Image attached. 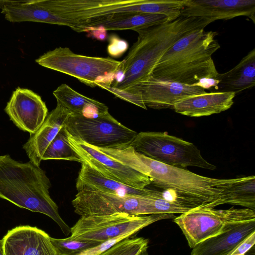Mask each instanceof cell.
Listing matches in <instances>:
<instances>
[{"label":"cell","instance_id":"1","mask_svg":"<svg viewBox=\"0 0 255 255\" xmlns=\"http://www.w3.org/2000/svg\"><path fill=\"white\" fill-rule=\"evenodd\" d=\"M98 149L147 176L151 184L167 192L169 200L191 210L210 207L220 198L223 186L228 180L203 176L162 163L136 151L129 145Z\"/></svg>","mask_w":255,"mask_h":255},{"label":"cell","instance_id":"2","mask_svg":"<svg viewBox=\"0 0 255 255\" xmlns=\"http://www.w3.org/2000/svg\"><path fill=\"white\" fill-rule=\"evenodd\" d=\"M211 22L203 18L180 16L174 20L136 31L137 40L120 67L125 74L124 80L113 87L126 90L147 78L161 57L177 41L204 29Z\"/></svg>","mask_w":255,"mask_h":255},{"label":"cell","instance_id":"3","mask_svg":"<svg viewBox=\"0 0 255 255\" xmlns=\"http://www.w3.org/2000/svg\"><path fill=\"white\" fill-rule=\"evenodd\" d=\"M51 183L45 172L31 161H16L8 154L0 155V198L32 212L48 216L68 235L71 228L59 213L49 194Z\"/></svg>","mask_w":255,"mask_h":255},{"label":"cell","instance_id":"4","mask_svg":"<svg viewBox=\"0 0 255 255\" xmlns=\"http://www.w3.org/2000/svg\"><path fill=\"white\" fill-rule=\"evenodd\" d=\"M218 33L201 29L181 38L159 59L150 76L192 85L203 78L217 79L212 55L220 48Z\"/></svg>","mask_w":255,"mask_h":255},{"label":"cell","instance_id":"5","mask_svg":"<svg viewBox=\"0 0 255 255\" xmlns=\"http://www.w3.org/2000/svg\"><path fill=\"white\" fill-rule=\"evenodd\" d=\"M39 65L77 79L94 88L109 84L122 61L109 57L89 56L73 52L68 47H57L35 60Z\"/></svg>","mask_w":255,"mask_h":255},{"label":"cell","instance_id":"6","mask_svg":"<svg viewBox=\"0 0 255 255\" xmlns=\"http://www.w3.org/2000/svg\"><path fill=\"white\" fill-rule=\"evenodd\" d=\"M72 204L81 217L125 213L134 215L164 214L166 201L163 198L119 195L96 191L78 192Z\"/></svg>","mask_w":255,"mask_h":255},{"label":"cell","instance_id":"7","mask_svg":"<svg viewBox=\"0 0 255 255\" xmlns=\"http://www.w3.org/2000/svg\"><path fill=\"white\" fill-rule=\"evenodd\" d=\"M129 145L148 158L168 165L182 168L195 166L211 170L216 168L203 158L193 143L166 132L137 133Z\"/></svg>","mask_w":255,"mask_h":255},{"label":"cell","instance_id":"8","mask_svg":"<svg viewBox=\"0 0 255 255\" xmlns=\"http://www.w3.org/2000/svg\"><path fill=\"white\" fill-rule=\"evenodd\" d=\"M173 214L134 215L125 213L81 217L71 228V236L105 242L126 234H135L158 221L174 219Z\"/></svg>","mask_w":255,"mask_h":255},{"label":"cell","instance_id":"9","mask_svg":"<svg viewBox=\"0 0 255 255\" xmlns=\"http://www.w3.org/2000/svg\"><path fill=\"white\" fill-rule=\"evenodd\" d=\"M255 219V211L248 208L220 210L205 206L190 210L173 219L192 249L201 241L224 230L231 223Z\"/></svg>","mask_w":255,"mask_h":255},{"label":"cell","instance_id":"10","mask_svg":"<svg viewBox=\"0 0 255 255\" xmlns=\"http://www.w3.org/2000/svg\"><path fill=\"white\" fill-rule=\"evenodd\" d=\"M65 128L73 137L99 148L130 145L137 134L109 113L95 118L71 114Z\"/></svg>","mask_w":255,"mask_h":255},{"label":"cell","instance_id":"11","mask_svg":"<svg viewBox=\"0 0 255 255\" xmlns=\"http://www.w3.org/2000/svg\"><path fill=\"white\" fill-rule=\"evenodd\" d=\"M67 140L72 148L84 162L103 176L136 189L151 184L150 178L134 169L114 159L82 141L72 136L67 131Z\"/></svg>","mask_w":255,"mask_h":255},{"label":"cell","instance_id":"12","mask_svg":"<svg viewBox=\"0 0 255 255\" xmlns=\"http://www.w3.org/2000/svg\"><path fill=\"white\" fill-rule=\"evenodd\" d=\"M4 110L19 129L30 135L38 130L48 116V109L41 97L20 87L13 91Z\"/></svg>","mask_w":255,"mask_h":255},{"label":"cell","instance_id":"13","mask_svg":"<svg viewBox=\"0 0 255 255\" xmlns=\"http://www.w3.org/2000/svg\"><path fill=\"white\" fill-rule=\"evenodd\" d=\"M126 90L139 92L146 107L156 110L171 109L179 101L206 93L196 86L159 80L149 76Z\"/></svg>","mask_w":255,"mask_h":255},{"label":"cell","instance_id":"14","mask_svg":"<svg viewBox=\"0 0 255 255\" xmlns=\"http://www.w3.org/2000/svg\"><path fill=\"white\" fill-rule=\"evenodd\" d=\"M255 0H186L181 16L215 20L247 16L255 23Z\"/></svg>","mask_w":255,"mask_h":255},{"label":"cell","instance_id":"15","mask_svg":"<svg viewBox=\"0 0 255 255\" xmlns=\"http://www.w3.org/2000/svg\"><path fill=\"white\" fill-rule=\"evenodd\" d=\"M0 8L10 22L32 21L72 27L70 20L51 7L49 0H0Z\"/></svg>","mask_w":255,"mask_h":255},{"label":"cell","instance_id":"16","mask_svg":"<svg viewBox=\"0 0 255 255\" xmlns=\"http://www.w3.org/2000/svg\"><path fill=\"white\" fill-rule=\"evenodd\" d=\"M50 237L36 227L20 226L3 237L5 255H57Z\"/></svg>","mask_w":255,"mask_h":255},{"label":"cell","instance_id":"17","mask_svg":"<svg viewBox=\"0 0 255 255\" xmlns=\"http://www.w3.org/2000/svg\"><path fill=\"white\" fill-rule=\"evenodd\" d=\"M255 232V219L229 224L221 233L195 246L191 255H229Z\"/></svg>","mask_w":255,"mask_h":255},{"label":"cell","instance_id":"18","mask_svg":"<svg viewBox=\"0 0 255 255\" xmlns=\"http://www.w3.org/2000/svg\"><path fill=\"white\" fill-rule=\"evenodd\" d=\"M76 184L78 191H96L119 195L163 198L162 192L146 188L136 189L106 178L87 163H81Z\"/></svg>","mask_w":255,"mask_h":255},{"label":"cell","instance_id":"19","mask_svg":"<svg viewBox=\"0 0 255 255\" xmlns=\"http://www.w3.org/2000/svg\"><path fill=\"white\" fill-rule=\"evenodd\" d=\"M71 114L67 109L57 104L38 130L30 135L23 145V148L33 164L39 166L44 151L60 129L66 125Z\"/></svg>","mask_w":255,"mask_h":255},{"label":"cell","instance_id":"20","mask_svg":"<svg viewBox=\"0 0 255 255\" xmlns=\"http://www.w3.org/2000/svg\"><path fill=\"white\" fill-rule=\"evenodd\" d=\"M236 94L230 92L206 93L182 99L174 106L177 113L191 117L219 114L230 109Z\"/></svg>","mask_w":255,"mask_h":255},{"label":"cell","instance_id":"21","mask_svg":"<svg viewBox=\"0 0 255 255\" xmlns=\"http://www.w3.org/2000/svg\"><path fill=\"white\" fill-rule=\"evenodd\" d=\"M59 105L72 115L95 118L109 112V109L103 103L85 96L65 84L60 85L53 92Z\"/></svg>","mask_w":255,"mask_h":255},{"label":"cell","instance_id":"22","mask_svg":"<svg viewBox=\"0 0 255 255\" xmlns=\"http://www.w3.org/2000/svg\"><path fill=\"white\" fill-rule=\"evenodd\" d=\"M219 85L225 92L236 94L255 85V49H253L240 62L228 72L219 74Z\"/></svg>","mask_w":255,"mask_h":255},{"label":"cell","instance_id":"23","mask_svg":"<svg viewBox=\"0 0 255 255\" xmlns=\"http://www.w3.org/2000/svg\"><path fill=\"white\" fill-rule=\"evenodd\" d=\"M224 204L241 206L255 211V176L228 179L223 186L220 198L210 207Z\"/></svg>","mask_w":255,"mask_h":255},{"label":"cell","instance_id":"24","mask_svg":"<svg viewBox=\"0 0 255 255\" xmlns=\"http://www.w3.org/2000/svg\"><path fill=\"white\" fill-rule=\"evenodd\" d=\"M169 21L163 14L136 12L100 18L92 27L102 25L107 30L131 29L136 31Z\"/></svg>","mask_w":255,"mask_h":255},{"label":"cell","instance_id":"25","mask_svg":"<svg viewBox=\"0 0 255 255\" xmlns=\"http://www.w3.org/2000/svg\"><path fill=\"white\" fill-rule=\"evenodd\" d=\"M145 0H94L87 14L89 18L93 19L112 15L145 13Z\"/></svg>","mask_w":255,"mask_h":255},{"label":"cell","instance_id":"26","mask_svg":"<svg viewBox=\"0 0 255 255\" xmlns=\"http://www.w3.org/2000/svg\"><path fill=\"white\" fill-rule=\"evenodd\" d=\"M49 159H63L81 163L84 162L69 144L65 126L60 129L44 152L42 160Z\"/></svg>","mask_w":255,"mask_h":255},{"label":"cell","instance_id":"27","mask_svg":"<svg viewBox=\"0 0 255 255\" xmlns=\"http://www.w3.org/2000/svg\"><path fill=\"white\" fill-rule=\"evenodd\" d=\"M50 239L57 255H77L103 243L71 236L64 239L50 237Z\"/></svg>","mask_w":255,"mask_h":255},{"label":"cell","instance_id":"28","mask_svg":"<svg viewBox=\"0 0 255 255\" xmlns=\"http://www.w3.org/2000/svg\"><path fill=\"white\" fill-rule=\"evenodd\" d=\"M148 240L142 237L123 240L98 255H141L146 252Z\"/></svg>","mask_w":255,"mask_h":255},{"label":"cell","instance_id":"29","mask_svg":"<svg viewBox=\"0 0 255 255\" xmlns=\"http://www.w3.org/2000/svg\"><path fill=\"white\" fill-rule=\"evenodd\" d=\"M97 86L109 91L122 100L133 104L143 109L147 110V107L142 100L141 94L136 91L132 90H122L114 87L112 85L102 84H98Z\"/></svg>","mask_w":255,"mask_h":255},{"label":"cell","instance_id":"30","mask_svg":"<svg viewBox=\"0 0 255 255\" xmlns=\"http://www.w3.org/2000/svg\"><path fill=\"white\" fill-rule=\"evenodd\" d=\"M128 43L126 40L116 34H112L109 37L107 52L110 56L119 57L128 50Z\"/></svg>","mask_w":255,"mask_h":255},{"label":"cell","instance_id":"31","mask_svg":"<svg viewBox=\"0 0 255 255\" xmlns=\"http://www.w3.org/2000/svg\"><path fill=\"white\" fill-rule=\"evenodd\" d=\"M255 244V232L238 245L229 255H246L252 248L254 247Z\"/></svg>","mask_w":255,"mask_h":255},{"label":"cell","instance_id":"32","mask_svg":"<svg viewBox=\"0 0 255 255\" xmlns=\"http://www.w3.org/2000/svg\"><path fill=\"white\" fill-rule=\"evenodd\" d=\"M107 30L103 26L89 27L84 28L82 32H86L91 37L100 41L105 40L107 37Z\"/></svg>","mask_w":255,"mask_h":255},{"label":"cell","instance_id":"33","mask_svg":"<svg viewBox=\"0 0 255 255\" xmlns=\"http://www.w3.org/2000/svg\"><path fill=\"white\" fill-rule=\"evenodd\" d=\"M220 83V80L217 79L203 78L191 86L198 87L205 90V89H208L212 87L218 89Z\"/></svg>","mask_w":255,"mask_h":255},{"label":"cell","instance_id":"34","mask_svg":"<svg viewBox=\"0 0 255 255\" xmlns=\"http://www.w3.org/2000/svg\"><path fill=\"white\" fill-rule=\"evenodd\" d=\"M0 255H5L3 250V240H0Z\"/></svg>","mask_w":255,"mask_h":255},{"label":"cell","instance_id":"35","mask_svg":"<svg viewBox=\"0 0 255 255\" xmlns=\"http://www.w3.org/2000/svg\"><path fill=\"white\" fill-rule=\"evenodd\" d=\"M141 255H148L146 252L143 253L142 254H141Z\"/></svg>","mask_w":255,"mask_h":255},{"label":"cell","instance_id":"36","mask_svg":"<svg viewBox=\"0 0 255 255\" xmlns=\"http://www.w3.org/2000/svg\"></svg>","mask_w":255,"mask_h":255}]
</instances>
